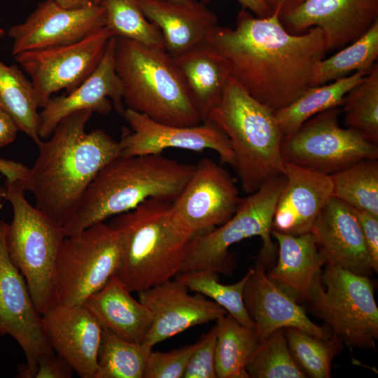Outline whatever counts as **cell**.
Segmentation results:
<instances>
[{
	"label": "cell",
	"instance_id": "22",
	"mask_svg": "<svg viewBox=\"0 0 378 378\" xmlns=\"http://www.w3.org/2000/svg\"><path fill=\"white\" fill-rule=\"evenodd\" d=\"M114 36L94 71L69 94L51 97L39 112L38 134L42 140L48 139L59 122L68 115L81 110L106 115L111 109L112 102L120 113L124 111L122 86L114 66Z\"/></svg>",
	"mask_w": 378,
	"mask_h": 378
},
{
	"label": "cell",
	"instance_id": "21",
	"mask_svg": "<svg viewBox=\"0 0 378 378\" xmlns=\"http://www.w3.org/2000/svg\"><path fill=\"white\" fill-rule=\"evenodd\" d=\"M310 232L326 265L368 276L374 271L356 211L345 202L331 197Z\"/></svg>",
	"mask_w": 378,
	"mask_h": 378
},
{
	"label": "cell",
	"instance_id": "13",
	"mask_svg": "<svg viewBox=\"0 0 378 378\" xmlns=\"http://www.w3.org/2000/svg\"><path fill=\"white\" fill-rule=\"evenodd\" d=\"M8 223L0 220V337L10 336L25 356L18 377L34 378L39 358L55 352L43 331L24 276L13 262L6 246Z\"/></svg>",
	"mask_w": 378,
	"mask_h": 378
},
{
	"label": "cell",
	"instance_id": "39",
	"mask_svg": "<svg viewBox=\"0 0 378 378\" xmlns=\"http://www.w3.org/2000/svg\"><path fill=\"white\" fill-rule=\"evenodd\" d=\"M195 343L167 352L150 353L144 378H183Z\"/></svg>",
	"mask_w": 378,
	"mask_h": 378
},
{
	"label": "cell",
	"instance_id": "46",
	"mask_svg": "<svg viewBox=\"0 0 378 378\" xmlns=\"http://www.w3.org/2000/svg\"><path fill=\"white\" fill-rule=\"evenodd\" d=\"M267 8L272 13L276 8H279L281 14L286 13L295 8L304 0H262Z\"/></svg>",
	"mask_w": 378,
	"mask_h": 378
},
{
	"label": "cell",
	"instance_id": "5",
	"mask_svg": "<svg viewBox=\"0 0 378 378\" xmlns=\"http://www.w3.org/2000/svg\"><path fill=\"white\" fill-rule=\"evenodd\" d=\"M114 38L115 70L127 108L171 125L192 127L203 122L174 58L165 50Z\"/></svg>",
	"mask_w": 378,
	"mask_h": 378
},
{
	"label": "cell",
	"instance_id": "4",
	"mask_svg": "<svg viewBox=\"0 0 378 378\" xmlns=\"http://www.w3.org/2000/svg\"><path fill=\"white\" fill-rule=\"evenodd\" d=\"M170 202L149 199L112 218L121 253L115 275L131 292H140L181 272L195 237L176 218Z\"/></svg>",
	"mask_w": 378,
	"mask_h": 378
},
{
	"label": "cell",
	"instance_id": "17",
	"mask_svg": "<svg viewBox=\"0 0 378 378\" xmlns=\"http://www.w3.org/2000/svg\"><path fill=\"white\" fill-rule=\"evenodd\" d=\"M378 20V0H304L280 15L284 28L300 34L312 27L323 32L327 51L339 50L363 35Z\"/></svg>",
	"mask_w": 378,
	"mask_h": 378
},
{
	"label": "cell",
	"instance_id": "43",
	"mask_svg": "<svg viewBox=\"0 0 378 378\" xmlns=\"http://www.w3.org/2000/svg\"><path fill=\"white\" fill-rule=\"evenodd\" d=\"M18 131L13 118L0 108V148L13 143Z\"/></svg>",
	"mask_w": 378,
	"mask_h": 378
},
{
	"label": "cell",
	"instance_id": "44",
	"mask_svg": "<svg viewBox=\"0 0 378 378\" xmlns=\"http://www.w3.org/2000/svg\"><path fill=\"white\" fill-rule=\"evenodd\" d=\"M28 170L29 168L20 162L0 158V173L6 177V181L24 179Z\"/></svg>",
	"mask_w": 378,
	"mask_h": 378
},
{
	"label": "cell",
	"instance_id": "23",
	"mask_svg": "<svg viewBox=\"0 0 378 378\" xmlns=\"http://www.w3.org/2000/svg\"><path fill=\"white\" fill-rule=\"evenodd\" d=\"M286 183L279 196L272 230L292 235L309 232L332 197L330 176L285 162Z\"/></svg>",
	"mask_w": 378,
	"mask_h": 378
},
{
	"label": "cell",
	"instance_id": "11",
	"mask_svg": "<svg viewBox=\"0 0 378 378\" xmlns=\"http://www.w3.org/2000/svg\"><path fill=\"white\" fill-rule=\"evenodd\" d=\"M339 107L319 113L283 138L285 162L331 176L365 159L378 158V144L339 124Z\"/></svg>",
	"mask_w": 378,
	"mask_h": 378
},
{
	"label": "cell",
	"instance_id": "26",
	"mask_svg": "<svg viewBox=\"0 0 378 378\" xmlns=\"http://www.w3.org/2000/svg\"><path fill=\"white\" fill-rule=\"evenodd\" d=\"M173 58L192 104L206 121L230 77L225 61L206 41Z\"/></svg>",
	"mask_w": 378,
	"mask_h": 378
},
{
	"label": "cell",
	"instance_id": "34",
	"mask_svg": "<svg viewBox=\"0 0 378 378\" xmlns=\"http://www.w3.org/2000/svg\"><path fill=\"white\" fill-rule=\"evenodd\" d=\"M98 4L104 9L105 26L114 36L165 50L160 29L145 16L137 0H100Z\"/></svg>",
	"mask_w": 378,
	"mask_h": 378
},
{
	"label": "cell",
	"instance_id": "50",
	"mask_svg": "<svg viewBox=\"0 0 378 378\" xmlns=\"http://www.w3.org/2000/svg\"><path fill=\"white\" fill-rule=\"evenodd\" d=\"M99 1H100V0H96L95 4H98V3L99 2ZM176 1H187V0H176Z\"/></svg>",
	"mask_w": 378,
	"mask_h": 378
},
{
	"label": "cell",
	"instance_id": "15",
	"mask_svg": "<svg viewBox=\"0 0 378 378\" xmlns=\"http://www.w3.org/2000/svg\"><path fill=\"white\" fill-rule=\"evenodd\" d=\"M122 115L131 132H124L119 141L120 155L162 153L170 148L192 151L209 149L217 153L223 163L234 168V154L227 136L210 121L196 126L182 127L155 121L129 108L125 109Z\"/></svg>",
	"mask_w": 378,
	"mask_h": 378
},
{
	"label": "cell",
	"instance_id": "37",
	"mask_svg": "<svg viewBox=\"0 0 378 378\" xmlns=\"http://www.w3.org/2000/svg\"><path fill=\"white\" fill-rule=\"evenodd\" d=\"M346 127L378 144V65L345 96L342 104Z\"/></svg>",
	"mask_w": 378,
	"mask_h": 378
},
{
	"label": "cell",
	"instance_id": "48",
	"mask_svg": "<svg viewBox=\"0 0 378 378\" xmlns=\"http://www.w3.org/2000/svg\"><path fill=\"white\" fill-rule=\"evenodd\" d=\"M6 188L5 186H0V204L6 200Z\"/></svg>",
	"mask_w": 378,
	"mask_h": 378
},
{
	"label": "cell",
	"instance_id": "49",
	"mask_svg": "<svg viewBox=\"0 0 378 378\" xmlns=\"http://www.w3.org/2000/svg\"><path fill=\"white\" fill-rule=\"evenodd\" d=\"M5 34V30L0 28V38H2Z\"/></svg>",
	"mask_w": 378,
	"mask_h": 378
},
{
	"label": "cell",
	"instance_id": "45",
	"mask_svg": "<svg viewBox=\"0 0 378 378\" xmlns=\"http://www.w3.org/2000/svg\"><path fill=\"white\" fill-rule=\"evenodd\" d=\"M243 7L248 9L257 17L263 18L270 14L272 12L267 8L262 0H237Z\"/></svg>",
	"mask_w": 378,
	"mask_h": 378
},
{
	"label": "cell",
	"instance_id": "1",
	"mask_svg": "<svg viewBox=\"0 0 378 378\" xmlns=\"http://www.w3.org/2000/svg\"><path fill=\"white\" fill-rule=\"evenodd\" d=\"M280 8L254 17L243 8L236 27L216 26L206 41L225 61L230 77L273 112L312 86L317 63L328 52L316 27L294 34L280 20Z\"/></svg>",
	"mask_w": 378,
	"mask_h": 378
},
{
	"label": "cell",
	"instance_id": "41",
	"mask_svg": "<svg viewBox=\"0 0 378 378\" xmlns=\"http://www.w3.org/2000/svg\"><path fill=\"white\" fill-rule=\"evenodd\" d=\"M74 370L70 364L55 352L41 356L34 378H71Z\"/></svg>",
	"mask_w": 378,
	"mask_h": 378
},
{
	"label": "cell",
	"instance_id": "14",
	"mask_svg": "<svg viewBox=\"0 0 378 378\" xmlns=\"http://www.w3.org/2000/svg\"><path fill=\"white\" fill-rule=\"evenodd\" d=\"M240 200L229 172L211 158H203L171 206L179 222L196 236L227 222Z\"/></svg>",
	"mask_w": 378,
	"mask_h": 378
},
{
	"label": "cell",
	"instance_id": "19",
	"mask_svg": "<svg viewBox=\"0 0 378 378\" xmlns=\"http://www.w3.org/2000/svg\"><path fill=\"white\" fill-rule=\"evenodd\" d=\"M248 271L243 300L260 341L274 330L288 327L321 338L332 336L328 328L312 321L296 299L267 276L266 267L262 262L258 260Z\"/></svg>",
	"mask_w": 378,
	"mask_h": 378
},
{
	"label": "cell",
	"instance_id": "31",
	"mask_svg": "<svg viewBox=\"0 0 378 378\" xmlns=\"http://www.w3.org/2000/svg\"><path fill=\"white\" fill-rule=\"evenodd\" d=\"M378 57V20L360 38L328 58L314 69L312 86L321 85L359 71H370Z\"/></svg>",
	"mask_w": 378,
	"mask_h": 378
},
{
	"label": "cell",
	"instance_id": "38",
	"mask_svg": "<svg viewBox=\"0 0 378 378\" xmlns=\"http://www.w3.org/2000/svg\"><path fill=\"white\" fill-rule=\"evenodd\" d=\"M246 371L249 378H305L288 347L284 329L260 340L251 355Z\"/></svg>",
	"mask_w": 378,
	"mask_h": 378
},
{
	"label": "cell",
	"instance_id": "18",
	"mask_svg": "<svg viewBox=\"0 0 378 378\" xmlns=\"http://www.w3.org/2000/svg\"><path fill=\"white\" fill-rule=\"evenodd\" d=\"M189 289L174 278L139 292V300L152 313L153 322L144 340L152 348L186 330L217 321L227 312L221 306Z\"/></svg>",
	"mask_w": 378,
	"mask_h": 378
},
{
	"label": "cell",
	"instance_id": "7",
	"mask_svg": "<svg viewBox=\"0 0 378 378\" xmlns=\"http://www.w3.org/2000/svg\"><path fill=\"white\" fill-rule=\"evenodd\" d=\"M6 200L13 209L8 224L7 249L24 280L40 314L53 305L57 261L65 237L62 227L27 200L21 180L5 181Z\"/></svg>",
	"mask_w": 378,
	"mask_h": 378
},
{
	"label": "cell",
	"instance_id": "2",
	"mask_svg": "<svg viewBox=\"0 0 378 378\" xmlns=\"http://www.w3.org/2000/svg\"><path fill=\"white\" fill-rule=\"evenodd\" d=\"M92 112L72 113L37 145L38 155L24 179L34 206L63 226L97 174L121 155L120 142L102 130L85 132Z\"/></svg>",
	"mask_w": 378,
	"mask_h": 378
},
{
	"label": "cell",
	"instance_id": "29",
	"mask_svg": "<svg viewBox=\"0 0 378 378\" xmlns=\"http://www.w3.org/2000/svg\"><path fill=\"white\" fill-rule=\"evenodd\" d=\"M0 108L36 145L42 140L38 134L40 108L34 85L17 65H6L0 60Z\"/></svg>",
	"mask_w": 378,
	"mask_h": 378
},
{
	"label": "cell",
	"instance_id": "35",
	"mask_svg": "<svg viewBox=\"0 0 378 378\" xmlns=\"http://www.w3.org/2000/svg\"><path fill=\"white\" fill-rule=\"evenodd\" d=\"M284 329L290 353L307 377L330 378L332 360L343 344L332 335L321 338L296 328Z\"/></svg>",
	"mask_w": 378,
	"mask_h": 378
},
{
	"label": "cell",
	"instance_id": "28",
	"mask_svg": "<svg viewBox=\"0 0 378 378\" xmlns=\"http://www.w3.org/2000/svg\"><path fill=\"white\" fill-rule=\"evenodd\" d=\"M370 71H356L330 83L312 86L290 104L274 112L284 137L297 131L315 115L342 106L346 94Z\"/></svg>",
	"mask_w": 378,
	"mask_h": 378
},
{
	"label": "cell",
	"instance_id": "30",
	"mask_svg": "<svg viewBox=\"0 0 378 378\" xmlns=\"http://www.w3.org/2000/svg\"><path fill=\"white\" fill-rule=\"evenodd\" d=\"M216 326L217 378H249L246 365L260 342L255 329L240 324L228 313Z\"/></svg>",
	"mask_w": 378,
	"mask_h": 378
},
{
	"label": "cell",
	"instance_id": "16",
	"mask_svg": "<svg viewBox=\"0 0 378 378\" xmlns=\"http://www.w3.org/2000/svg\"><path fill=\"white\" fill-rule=\"evenodd\" d=\"M103 7L92 4L80 8H65L55 0L41 2L20 24L12 26V55L77 42L105 26Z\"/></svg>",
	"mask_w": 378,
	"mask_h": 378
},
{
	"label": "cell",
	"instance_id": "25",
	"mask_svg": "<svg viewBox=\"0 0 378 378\" xmlns=\"http://www.w3.org/2000/svg\"><path fill=\"white\" fill-rule=\"evenodd\" d=\"M114 274L84 305L103 329L132 342H143L153 322L150 311Z\"/></svg>",
	"mask_w": 378,
	"mask_h": 378
},
{
	"label": "cell",
	"instance_id": "6",
	"mask_svg": "<svg viewBox=\"0 0 378 378\" xmlns=\"http://www.w3.org/2000/svg\"><path fill=\"white\" fill-rule=\"evenodd\" d=\"M206 121L227 136L234 154V169L246 194L257 190L267 179L284 174L281 152L284 136L274 112L231 77Z\"/></svg>",
	"mask_w": 378,
	"mask_h": 378
},
{
	"label": "cell",
	"instance_id": "27",
	"mask_svg": "<svg viewBox=\"0 0 378 378\" xmlns=\"http://www.w3.org/2000/svg\"><path fill=\"white\" fill-rule=\"evenodd\" d=\"M278 244V260L267 276L296 299H305L326 260L319 252L312 232L300 235L272 230Z\"/></svg>",
	"mask_w": 378,
	"mask_h": 378
},
{
	"label": "cell",
	"instance_id": "10",
	"mask_svg": "<svg viewBox=\"0 0 378 378\" xmlns=\"http://www.w3.org/2000/svg\"><path fill=\"white\" fill-rule=\"evenodd\" d=\"M120 253L119 233L110 223L65 236L57 257L53 305H83L115 274Z\"/></svg>",
	"mask_w": 378,
	"mask_h": 378
},
{
	"label": "cell",
	"instance_id": "24",
	"mask_svg": "<svg viewBox=\"0 0 378 378\" xmlns=\"http://www.w3.org/2000/svg\"><path fill=\"white\" fill-rule=\"evenodd\" d=\"M145 16L160 29L166 51L176 57L206 41L218 25L216 14L197 0H137Z\"/></svg>",
	"mask_w": 378,
	"mask_h": 378
},
{
	"label": "cell",
	"instance_id": "3",
	"mask_svg": "<svg viewBox=\"0 0 378 378\" xmlns=\"http://www.w3.org/2000/svg\"><path fill=\"white\" fill-rule=\"evenodd\" d=\"M195 165L162 153L120 155L106 164L90 183L62 226L75 235L109 218L130 211L149 199L172 202L191 176Z\"/></svg>",
	"mask_w": 378,
	"mask_h": 378
},
{
	"label": "cell",
	"instance_id": "33",
	"mask_svg": "<svg viewBox=\"0 0 378 378\" xmlns=\"http://www.w3.org/2000/svg\"><path fill=\"white\" fill-rule=\"evenodd\" d=\"M152 348L125 340L102 328L95 378H144Z\"/></svg>",
	"mask_w": 378,
	"mask_h": 378
},
{
	"label": "cell",
	"instance_id": "40",
	"mask_svg": "<svg viewBox=\"0 0 378 378\" xmlns=\"http://www.w3.org/2000/svg\"><path fill=\"white\" fill-rule=\"evenodd\" d=\"M216 339L217 329L214 326L195 342L183 378H217L215 365Z\"/></svg>",
	"mask_w": 378,
	"mask_h": 378
},
{
	"label": "cell",
	"instance_id": "36",
	"mask_svg": "<svg viewBox=\"0 0 378 378\" xmlns=\"http://www.w3.org/2000/svg\"><path fill=\"white\" fill-rule=\"evenodd\" d=\"M248 276V271L237 283H220L218 274L208 270H197L181 272L176 278L187 288L204 296L224 308L240 324L254 328V323L249 317L243 300V291Z\"/></svg>",
	"mask_w": 378,
	"mask_h": 378
},
{
	"label": "cell",
	"instance_id": "9",
	"mask_svg": "<svg viewBox=\"0 0 378 378\" xmlns=\"http://www.w3.org/2000/svg\"><path fill=\"white\" fill-rule=\"evenodd\" d=\"M305 300L343 344L352 349H375L378 307L369 276L326 265Z\"/></svg>",
	"mask_w": 378,
	"mask_h": 378
},
{
	"label": "cell",
	"instance_id": "32",
	"mask_svg": "<svg viewBox=\"0 0 378 378\" xmlns=\"http://www.w3.org/2000/svg\"><path fill=\"white\" fill-rule=\"evenodd\" d=\"M332 197L378 217V160L365 159L330 176Z\"/></svg>",
	"mask_w": 378,
	"mask_h": 378
},
{
	"label": "cell",
	"instance_id": "42",
	"mask_svg": "<svg viewBox=\"0 0 378 378\" xmlns=\"http://www.w3.org/2000/svg\"><path fill=\"white\" fill-rule=\"evenodd\" d=\"M373 270L378 271V217L365 211L356 210Z\"/></svg>",
	"mask_w": 378,
	"mask_h": 378
},
{
	"label": "cell",
	"instance_id": "8",
	"mask_svg": "<svg viewBox=\"0 0 378 378\" xmlns=\"http://www.w3.org/2000/svg\"><path fill=\"white\" fill-rule=\"evenodd\" d=\"M286 181L284 174L267 179L257 190L241 198L235 213L227 222L196 235L189 247L181 272L208 270L230 275L235 268V259L229 248L254 236H259L262 241L258 260L266 268L271 267L277 253V247L272 240V221Z\"/></svg>",
	"mask_w": 378,
	"mask_h": 378
},
{
	"label": "cell",
	"instance_id": "12",
	"mask_svg": "<svg viewBox=\"0 0 378 378\" xmlns=\"http://www.w3.org/2000/svg\"><path fill=\"white\" fill-rule=\"evenodd\" d=\"M113 34L106 27L67 45L22 52L13 56L31 78L40 108L62 90H76L96 69Z\"/></svg>",
	"mask_w": 378,
	"mask_h": 378
},
{
	"label": "cell",
	"instance_id": "20",
	"mask_svg": "<svg viewBox=\"0 0 378 378\" xmlns=\"http://www.w3.org/2000/svg\"><path fill=\"white\" fill-rule=\"evenodd\" d=\"M51 347L81 378H95L102 328L84 305H52L43 314Z\"/></svg>",
	"mask_w": 378,
	"mask_h": 378
},
{
	"label": "cell",
	"instance_id": "47",
	"mask_svg": "<svg viewBox=\"0 0 378 378\" xmlns=\"http://www.w3.org/2000/svg\"><path fill=\"white\" fill-rule=\"evenodd\" d=\"M61 6L65 8H80L95 4L96 0H55Z\"/></svg>",
	"mask_w": 378,
	"mask_h": 378
}]
</instances>
